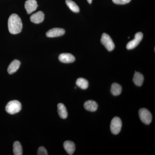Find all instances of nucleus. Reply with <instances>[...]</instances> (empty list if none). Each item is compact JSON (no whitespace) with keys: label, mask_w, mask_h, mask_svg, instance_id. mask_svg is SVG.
I'll list each match as a JSON object with an SVG mask.
<instances>
[{"label":"nucleus","mask_w":155,"mask_h":155,"mask_svg":"<svg viewBox=\"0 0 155 155\" xmlns=\"http://www.w3.org/2000/svg\"><path fill=\"white\" fill-rule=\"evenodd\" d=\"M8 27L10 33L16 35L21 32L22 30V20L18 15L11 14L8 21Z\"/></svg>","instance_id":"nucleus-1"},{"label":"nucleus","mask_w":155,"mask_h":155,"mask_svg":"<svg viewBox=\"0 0 155 155\" xmlns=\"http://www.w3.org/2000/svg\"><path fill=\"white\" fill-rule=\"evenodd\" d=\"M22 105L19 101L14 100L11 101L7 104L6 106L5 110L7 113L13 115L19 113L21 110Z\"/></svg>","instance_id":"nucleus-2"},{"label":"nucleus","mask_w":155,"mask_h":155,"mask_svg":"<svg viewBox=\"0 0 155 155\" xmlns=\"http://www.w3.org/2000/svg\"><path fill=\"white\" fill-rule=\"evenodd\" d=\"M139 116L142 122L146 125H149L152 120L150 112L146 108H141L139 110Z\"/></svg>","instance_id":"nucleus-3"},{"label":"nucleus","mask_w":155,"mask_h":155,"mask_svg":"<svg viewBox=\"0 0 155 155\" xmlns=\"http://www.w3.org/2000/svg\"><path fill=\"white\" fill-rule=\"evenodd\" d=\"M101 42L108 51H111L115 48V45L113 40L110 35L107 33L103 34L101 38Z\"/></svg>","instance_id":"nucleus-4"},{"label":"nucleus","mask_w":155,"mask_h":155,"mask_svg":"<svg viewBox=\"0 0 155 155\" xmlns=\"http://www.w3.org/2000/svg\"><path fill=\"white\" fill-rule=\"evenodd\" d=\"M122 127V122L118 117H114L111 121L110 130L114 134H118L121 131Z\"/></svg>","instance_id":"nucleus-5"},{"label":"nucleus","mask_w":155,"mask_h":155,"mask_svg":"<svg viewBox=\"0 0 155 155\" xmlns=\"http://www.w3.org/2000/svg\"><path fill=\"white\" fill-rule=\"evenodd\" d=\"M143 38V34L141 32H138L136 34L133 40L129 41L127 43L126 48L127 49L131 50L136 47L140 42L141 41Z\"/></svg>","instance_id":"nucleus-6"},{"label":"nucleus","mask_w":155,"mask_h":155,"mask_svg":"<svg viewBox=\"0 0 155 155\" xmlns=\"http://www.w3.org/2000/svg\"><path fill=\"white\" fill-rule=\"evenodd\" d=\"M65 33V31L63 28H55L49 30L46 33V35L49 38L58 37L62 36Z\"/></svg>","instance_id":"nucleus-7"},{"label":"nucleus","mask_w":155,"mask_h":155,"mask_svg":"<svg viewBox=\"0 0 155 155\" xmlns=\"http://www.w3.org/2000/svg\"><path fill=\"white\" fill-rule=\"evenodd\" d=\"M38 7V5L36 0H27L25 2V8L28 14L35 11Z\"/></svg>","instance_id":"nucleus-8"},{"label":"nucleus","mask_w":155,"mask_h":155,"mask_svg":"<svg viewBox=\"0 0 155 155\" xmlns=\"http://www.w3.org/2000/svg\"><path fill=\"white\" fill-rule=\"evenodd\" d=\"M59 61L65 64L73 63L75 61V58L72 54L69 53H63L60 55Z\"/></svg>","instance_id":"nucleus-9"},{"label":"nucleus","mask_w":155,"mask_h":155,"mask_svg":"<svg viewBox=\"0 0 155 155\" xmlns=\"http://www.w3.org/2000/svg\"><path fill=\"white\" fill-rule=\"evenodd\" d=\"M45 14L41 11H38L35 14H32L30 17L31 22L35 24L41 23L44 20Z\"/></svg>","instance_id":"nucleus-10"},{"label":"nucleus","mask_w":155,"mask_h":155,"mask_svg":"<svg viewBox=\"0 0 155 155\" xmlns=\"http://www.w3.org/2000/svg\"><path fill=\"white\" fill-rule=\"evenodd\" d=\"M20 64L21 63L18 60H15L12 61L8 67V72L9 74H13L17 72L20 67Z\"/></svg>","instance_id":"nucleus-11"},{"label":"nucleus","mask_w":155,"mask_h":155,"mask_svg":"<svg viewBox=\"0 0 155 155\" xmlns=\"http://www.w3.org/2000/svg\"><path fill=\"white\" fill-rule=\"evenodd\" d=\"M64 149L67 152L68 154L72 155L73 154L75 150V145L73 142L67 140L64 143Z\"/></svg>","instance_id":"nucleus-12"},{"label":"nucleus","mask_w":155,"mask_h":155,"mask_svg":"<svg viewBox=\"0 0 155 155\" xmlns=\"http://www.w3.org/2000/svg\"><path fill=\"white\" fill-rule=\"evenodd\" d=\"M84 107L87 110L90 112H95L98 108L97 104L94 101H87L84 104Z\"/></svg>","instance_id":"nucleus-13"},{"label":"nucleus","mask_w":155,"mask_h":155,"mask_svg":"<svg viewBox=\"0 0 155 155\" xmlns=\"http://www.w3.org/2000/svg\"><path fill=\"white\" fill-rule=\"evenodd\" d=\"M58 113L59 116L63 119H66L68 116L67 108L64 104H59L58 105Z\"/></svg>","instance_id":"nucleus-14"},{"label":"nucleus","mask_w":155,"mask_h":155,"mask_svg":"<svg viewBox=\"0 0 155 155\" xmlns=\"http://www.w3.org/2000/svg\"><path fill=\"white\" fill-rule=\"evenodd\" d=\"M133 81L136 85L137 86H141L143 83L144 77L141 73L135 72L134 76Z\"/></svg>","instance_id":"nucleus-15"},{"label":"nucleus","mask_w":155,"mask_h":155,"mask_svg":"<svg viewBox=\"0 0 155 155\" xmlns=\"http://www.w3.org/2000/svg\"><path fill=\"white\" fill-rule=\"evenodd\" d=\"M122 87L119 84L114 83L111 86V92L114 96H118L121 94Z\"/></svg>","instance_id":"nucleus-16"},{"label":"nucleus","mask_w":155,"mask_h":155,"mask_svg":"<svg viewBox=\"0 0 155 155\" xmlns=\"http://www.w3.org/2000/svg\"><path fill=\"white\" fill-rule=\"evenodd\" d=\"M76 84L78 87L82 89H86L88 87V82L86 79L82 78H80L77 79Z\"/></svg>","instance_id":"nucleus-17"},{"label":"nucleus","mask_w":155,"mask_h":155,"mask_svg":"<svg viewBox=\"0 0 155 155\" xmlns=\"http://www.w3.org/2000/svg\"><path fill=\"white\" fill-rule=\"evenodd\" d=\"M66 4L69 7V9L75 13H78L80 11L78 6L76 5V3L72 0H66Z\"/></svg>","instance_id":"nucleus-18"},{"label":"nucleus","mask_w":155,"mask_h":155,"mask_svg":"<svg viewBox=\"0 0 155 155\" xmlns=\"http://www.w3.org/2000/svg\"><path fill=\"white\" fill-rule=\"evenodd\" d=\"M13 152L15 155L22 154V147L19 141H15L13 145Z\"/></svg>","instance_id":"nucleus-19"},{"label":"nucleus","mask_w":155,"mask_h":155,"mask_svg":"<svg viewBox=\"0 0 155 155\" xmlns=\"http://www.w3.org/2000/svg\"><path fill=\"white\" fill-rule=\"evenodd\" d=\"M37 155H48L47 151L44 147H41L38 150Z\"/></svg>","instance_id":"nucleus-20"},{"label":"nucleus","mask_w":155,"mask_h":155,"mask_svg":"<svg viewBox=\"0 0 155 155\" xmlns=\"http://www.w3.org/2000/svg\"><path fill=\"white\" fill-rule=\"evenodd\" d=\"M131 0H113L115 4L117 5H125L130 2Z\"/></svg>","instance_id":"nucleus-21"},{"label":"nucleus","mask_w":155,"mask_h":155,"mask_svg":"<svg viewBox=\"0 0 155 155\" xmlns=\"http://www.w3.org/2000/svg\"><path fill=\"white\" fill-rule=\"evenodd\" d=\"M87 1L89 4H91L92 0H87Z\"/></svg>","instance_id":"nucleus-22"}]
</instances>
